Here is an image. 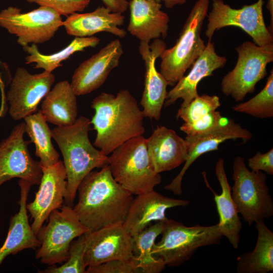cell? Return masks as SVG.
Instances as JSON below:
<instances>
[{
	"mask_svg": "<svg viewBox=\"0 0 273 273\" xmlns=\"http://www.w3.org/2000/svg\"><path fill=\"white\" fill-rule=\"evenodd\" d=\"M92 170L77 188L78 198L73 207L88 233L116 223L122 224L133 195L113 178L109 165Z\"/></svg>",
	"mask_w": 273,
	"mask_h": 273,
	"instance_id": "1",
	"label": "cell"
},
{
	"mask_svg": "<svg viewBox=\"0 0 273 273\" xmlns=\"http://www.w3.org/2000/svg\"><path fill=\"white\" fill-rule=\"evenodd\" d=\"M91 107L95 114L90 123L97 132L93 145L107 156L145 132L143 111L127 89L116 95L103 92L93 99Z\"/></svg>",
	"mask_w": 273,
	"mask_h": 273,
	"instance_id": "2",
	"label": "cell"
},
{
	"mask_svg": "<svg viewBox=\"0 0 273 273\" xmlns=\"http://www.w3.org/2000/svg\"><path fill=\"white\" fill-rule=\"evenodd\" d=\"M90 120L84 116L77 118L68 126H58L52 130L63 158L66 172L67 192L64 201L72 207L82 180L95 168L109 165L108 156L96 149L89 139Z\"/></svg>",
	"mask_w": 273,
	"mask_h": 273,
	"instance_id": "3",
	"label": "cell"
},
{
	"mask_svg": "<svg viewBox=\"0 0 273 273\" xmlns=\"http://www.w3.org/2000/svg\"><path fill=\"white\" fill-rule=\"evenodd\" d=\"M147 139L134 137L116 148L108 157L109 165L114 179L132 195L154 190L161 181L154 171L147 151Z\"/></svg>",
	"mask_w": 273,
	"mask_h": 273,
	"instance_id": "4",
	"label": "cell"
},
{
	"mask_svg": "<svg viewBox=\"0 0 273 273\" xmlns=\"http://www.w3.org/2000/svg\"><path fill=\"white\" fill-rule=\"evenodd\" d=\"M209 0H198L192 8L175 44L165 49L160 58V73L174 85L184 76L205 48L200 34L207 15Z\"/></svg>",
	"mask_w": 273,
	"mask_h": 273,
	"instance_id": "5",
	"label": "cell"
},
{
	"mask_svg": "<svg viewBox=\"0 0 273 273\" xmlns=\"http://www.w3.org/2000/svg\"><path fill=\"white\" fill-rule=\"evenodd\" d=\"M161 235L160 241L153 245L152 253L170 267L184 264L200 247L219 244L222 237L217 224L188 226L168 218Z\"/></svg>",
	"mask_w": 273,
	"mask_h": 273,
	"instance_id": "6",
	"label": "cell"
},
{
	"mask_svg": "<svg viewBox=\"0 0 273 273\" xmlns=\"http://www.w3.org/2000/svg\"><path fill=\"white\" fill-rule=\"evenodd\" d=\"M232 196L239 214L249 225L273 215V200L261 171L250 170L245 159L235 158L233 165Z\"/></svg>",
	"mask_w": 273,
	"mask_h": 273,
	"instance_id": "7",
	"label": "cell"
},
{
	"mask_svg": "<svg viewBox=\"0 0 273 273\" xmlns=\"http://www.w3.org/2000/svg\"><path fill=\"white\" fill-rule=\"evenodd\" d=\"M59 209L51 213L48 224L36 235L40 246L35 258L49 265L66 261L72 242L88 232L72 207L65 205Z\"/></svg>",
	"mask_w": 273,
	"mask_h": 273,
	"instance_id": "8",
	"label": "cell"
},
{
	"mask_svg": "<svg viewBox=\"0 0 273 273\" xmlns=\"http://www.w3.org/2000/svg\"><path fill=\"white\" fill-rule=\"evenodd\" d=\"M235 49L237 63L222 78L221 89L225 96L240 102L253 93L256 84L266 75V67L273 61V43L258 46L247 41Z\"/></svg>",
	"mask_w": 273,
	"mask_h": 273,
	"instance_id": "9",
	"label": "cell"
},
{
	"mask_svg": "<svg viewBox=\"0 0 273 273\" xmlns=\"http://www.w3.org/2000/svg\"><path fill=\"white\" fill-rule=\"evenodd\" d=\"M63 25L61 15L47 7L22 13L20 9L10 6L0 12V26L15 35L23 47L49 40Z\"/></svg>",
	"mask_w": 273,
	"mask_h": 273,
	"instance_id": "10",
	"label": "cell"
},
{
	"mask_svg": "<svg viewBox=\"0 0 273 273\" xmlns=\"http://www.w3.org/2000/svg\"><path fill=\"white\" fill-rule=\"evenodd\" d=\"M263 0L240 9H234L222 0H212L208 15L205 35L211 40L214 32L225 27H238L246 32L255 44L263 46L273 43V35L266 27L263 14Z\"/></svg>",
	"mask_w": 273,
	"mask_h": 273,
	"instance_id": "11",
	"label": "cell"
},
{
	"mask_svg": "<svg viewBox=\"0 0 273 273\" xmlns=\"http://www.w3.org/2000/svg\"><path fill=\"white\" fill-rule=\"evenodd\" d=\"M25 122L15 126L10 135L0 143V186L20 178L31 186L39 185L42 176L39 162L34 160L28 149L30 143L24 139Z\"/></svg>",
	"mask_w": 273,
	"mask_h": 273,
	"instance_id": "12",
	"label": "cell"
},
{
	"mask_svg": "<svg viewBox=\"0 0 273 273\" xmlns=\"http://www.w3.org/2000/svg\"><path fill=\"white\" fill-rule=\"evenodd\" d=\"M55 80L52 72L44 71L31 74L18 67L10 82L7 95L9 113L14 120H20L35 113L40 101L51 89Z\"/></svg>",
	"mask_w": 273,
	"mask_h": 273,
	"instance_id": "13",
	"label": "cell"
},
{
	"mask_svg": "<svg viewBox=\"0 0 273 273\" xmlns=\"http://www.w3.org/2000/svg\"><path fill=\"white\" fill-rule=\"evenodd\" d=\"M42 176L34 200L26 205L33 222L31 228L36 235L51 213L62 206L67 192L66 172L60 160L53 166L40 167Z\"/></svg>",
	"mask_w": 273,
	"mask_h": 273,
	"instance_id": "14",
	"label": "cell"
},
{
	"mask_svg": "<svg viewBox=\"0 0 273 273\" xmlns=\"http://www.w3.org/2000/svg\"><path fill=\"white\" fill-rule=\"evenodd\" d=\"M123 54L121 41L115 39L81 63L74 71L70 83L75 94L84 95L100 87L119 65Z\"/></svg>",
	"mask_w": 273,
	"mask_h": 273,
	"instance_id": "15",
	"label": "cell"
},
{
	"mask_svg": "<svg viewBox=\"0 0 273 273\" xmlns=\"http://www.w3.org/2000/svg\"><path fill=\"white\" fill-rule=\"evenodd\" d=\"M85 235L84 259L87 267L114 259H135L131 236L121 223L108 225Z\"/></svg>",
	"mask_w": 273,
	"mask_h": 273,
	"instance_id": "16",
	"label": "cell"
},
{
	"mask_svg": "<svg viewBox=\"0 0 273 273\" xmlns=\"http://www.w3.org/2000/svg\"><path fill=\"white\" fill-rule=\"evenodd\" d=\"M166 48V43L159 39L149 43L140 42L139 51L145 66L144 88L140 105L144 117L158 121L166 99L167 81L158 72L155 62Z\"/></svg>",
	"mask_w": 273,
	"mask_h": 273,
	"instance_id": "17",
	"label": "cell"
},
{
	"mask_svg": "<svg viewBox=\"0 0 273 273\" xmlns=\"http://www.w3.org/2000/svg\"><path fill=\"white\" fill-rule=\"evenodd\" d=\"M251 132L243 128L233 119L211 132L195 136L185 138L188 144V155L184 165L179 173L170 183L164 188L171 191L174 195H181L183 193L181 184L183 177L191 165L202 155L218 149L219 146L230 140L241 139L244 142L250 141Z\"/></svg>",
	"mask_w": 273,
	"mask_h": 273,
	"instance_id": "18",
	"label": "cell"
},
{
	"mask_svg": "<svg viewBox=\"0 0 273 273\" xmlns=\"http://www.w3.org/2000/svg\"><path fill=\"white\" fill-rule=\"evenodd\" d=\"M189 203L188 200L167 197L154 190L144 193L133 198L122 225L132 237L152 222L165 220L168 209L185 207Z\"/></svg>",
	"mask_w": 273,
	"mask_h": 273,
	"instance_id": "19",
	"label": "cell"
},
{
	"mask_svg": "<svg viewBox=\"0 0 273 273\" xmlns=\"http://www.w3.org/2000/svg\"><path fill=\"white\" fill-rule=\"evenodd\" d=\"M226 62V58L218 55L215 52L214 43L208 40L202 54L191 67L189 73L182 77L167 92L164 106H170L179 99L183 100L180 107L188 106L199 96L197 86L199 82L203 78L212 75L215 70L223 68Z\"/></svg>",
	"mask_w": 273,
	"mask_h": 273,
	"instance_id": "20",
	"label": "cell"
},
{
	"mask_svg": "<svg viewBox=\"0 0 273 273\" xmlns=\"http://www.w3.org/2000/svg\"><path fill=\"white\" fill-rule=\"evenodd\" d=\"M147 139L150 162L157 173L173 169L186 160L187 143L174 130L158 126Z\"/></svg>",
	"mask_w": 273,
	"mask_h": 273,
	"instance_id": "21",
	"label": "cell"
},
{
	"mask_svg": "<svg viewBox=\"0 0 273 273\" xmlns=\"http://www.w3.org/2000/svg\"><path fill=\"white\" fill-rule=\"evenodd\" d=\"M130 19L127 30L140 41L165 38L169 28V17L161 10L157 0H130Z\"/></svg>",
	"mask_w": 273,
	"mask_h": 273,
	"instance_id": "22",
	"label": "cell"
},
{
	"mask_svg": "<svg viewBox=\"0 0 273 273\" xmlns=\"http://www.w3.org/2000/svg\"><path fill=\"white\" fill-rule=\"evenodd\" d=\"M124 22L122 13L111 12L104 6L90 12L69 15L63 21V26L69 35L75 37H88L106 32L122 38L126 35V31L120 27Z\"/></svg>",
	"mask_w": 273,
	"mask_h": 273,
	"instance_id": "23",
	"label": "cell"
},
{
	"mask_svg": "<svg viewBox=\"0 0 273 273\" xmlns=\"http://www.w3.org/2000/svg\"><path fill=\"white\" fill-rule=\"evenodd\" d=\"M18 184L20 188V208L19 211L11 217L7 238L0 247V265L10 255H15L24 249H35L40 246L39 241L29 224L26 208L27 197L31 186L21 179Z\"/></svg>",
	"mask_w": 273,
	"mask_h": 273,
	"instance_id": "24",
	"label": "cell"
},
{
	"mask_svg": "<svg viewBox=\"0 0 273 273\" xmlns=\"http://www.w3.org/2000/svg\"><path fill=\"white\" fill-rule=\"evenodd\" d=\"M215 172L221 189L220 194H216L211 188L214 196L219 221L216 224L222 236L226 238L233 248L237 249L240 240L242 222L237 206L232 196V189L229 183L224 169V160L219 158L215 167Z\"/></svg>",
	"mask_w": 273,
	"mask_h": 273,
	"instance_id": "25",
	"label": "cell"
},
{
	"mask_svg": "<svg viewBox=\"0 0 273 273\" xmlns=\"http://www.w3.org/2000/svg\"><path fill=\"white\" fill-rule=\"evenodd\" d=\"M76 96L68 81L57 83L41 104L40 111L47 122L58 126L73 124L77 118Z\"/></svg>",
	"mask_w": 273,
	"mask_h": 273,
	"instance_id": "26",
	"label": "cell"
},
{
	"mask_svg": "<svg viewBox=\"0 0 273 273\" xmlns=\"http://www.w3.org/2000/svg\"><path fill=\"white\" fill-rule=\"evenodd\" d=\"M257 239L254 249L237 258L238 273H268L273 271V232L264 220L255 223Z\"/></svg>",
	"mask_w": 273,
	"mask_h": 273,
	"instance_id": "27",
	"label": "cell"
},
{
	"mask_svg": "<svg viewBox=\"0 0 273 273\" xmlns=\"http://www.w3.org/2000/svg\"><path fill=\"white\" fill-rule=\"evenodd\" d=\"M165 221L154 222L131 237L132 252L142 273H159L165 268L164 261L152 253L155 240L161 235Z\"/></svg>",
	"mask_w": 273,
	"mask_h": 273,
	"instance_id": "28",
	"label": "cell"
},
{
	"mask_svg": "<svg viewBox=\"0 0 273 273\" xmlns=\"http://www.w3.org/2000/svg\"><path fill=\"white\" fill-rule=\"evenodd\" d=\"M25 132L35 146V155L39 158L40 167H49L59 161V154L52 142V130L40 110L24 119Z\"/></svg>",
	"mask_w": 273,
	"mask_h": 273,
	"instance_id": "29",
	"label": "cell"
},
{
	"mask_svg": "<svg viewBox=\"0 0 273 273\" xmlns=\"http://www.w3.org/2000/svg\"><path fill=\"white\" fill-rule=\"evenodd\" d=\"M101 41L99 37H75L65 48L55 53L45 55L41 53L35 44L23 47L28 55L25 57V63H35V68L42 69L44 71L52 72L56 68L62 66V62L68 59L77 52L84 51L87 48L97 47Z\"/></svg>",
	"mask_w": 273,
	"mask_h": 273,
	"instance_id": "30",
	"label": "cell"
},
{
	"mask_svg": "<svg viewBox=\"0 0 273 273\" xmlns=\"http://www.w3.org/2000/svg\"><path fill=\"white\" fill-rule=\"evenodd\" d=\"M233 109L258 118L273 117V70L271 69L265 86L254 97L248 101L237 104Z\"/></svg>",
	"mask_w": 273,
	"mask_h": 273,
	"instance_id": "31",
	"label": "cell"
},
{
	"mask_svg": "<svg viewBox=\"0 0 273 273\" xmlns=\"http://www.w3.org/2000/svg\"><path fill=\"white\" fill-rule=\"evenodd\" d=\"M220 104V99L216 95L198 96L186 107H180L176 117L181 119L185 123H191L216 111Z\"/></svg>",
	"mask_w": 273,
	"mask_h": 273,
	"instance_id": "32",
	"label": "cell"
},
{
	"mask_svg": "<svg viewBox=\"0 0 273 273\" xmlns=\"http://www.w3.org/2000/svg\"><path fill=\"white\" fill-rule=\"evenodd\" d=\"M86 247V235L83 234L75 240H73L70 245L68 259L60 266L54 265L44 270L45 273H86V265L84 262V256Z\"/></svg>",
	"mask_w": 273,
	"mask_h": 273,
	"instance_id": "33",
	"label": "cell"
},
{
	"mask_svg": "<svg viewBox=\"0 0 273 273\" xmlns=\"http://www.w3.org/2000/svg\"><path fill=\"white\" fill-rule=\"evenodd\" d=\"M229 120L219 111H214L191 123H184L180 129L187 136L198 135L213 131L226 124Z\"/></svg>",
	"mask_w": 273,
	"mask_h": 273,
	"instance_id": "34",
	"label": "cell"
},
{
	"mask_svg": "<svg viewBox=\"0 0 273 273\" xmlns=\"http://www.w3.org/2000/svg\"><path fill=\"white\" fill-rule=\"evenodd\" d=\"M40 6L50 8L61 15L68 16L83 11L89 5L90 0H26Z\"/></svg>",
	"mask_w": 273,
	"mask_h": 273,
	"instance_id": "35",
	"label": "cell"
},
{
	"mask_svg": "<svg viewBox=\"0 0 273 273\" xmlns=\"http://www.w3.org/2000/svg\"><path fill=\"white\" fill-rule=\"evenodd\" d=\"M86 273H142L135 259H114L86 267Z\"/></svg>",
	"mask_w": 273,
	"mask_h": 273,
	"instance_id": "36",
	"label": "cell"
},
{
	"mask_svg": "<svg viewBox=\"0 0 273 273\" xmlns=\"http://www.w3.org/2000/svg\"><path fill=\"white\" fill-rule=\"evenodd\" d=\"M248 165L251 170L264 171L273 174V149L262 153L259 151L248 159Z\"/></svg>",
	"mask_w": 273,
	"mask_h": 273,
	"instance_id": "37",
	"label": "cell"
},
{
	"mask_svg": "<svg viewBox=\"0 0 273 273\" xmlns=\"http://www.w3.org/2000/svg\"><path fill=\"white\" fill-rule=\"evenodd\" d=\"M105 6L111 12L123 13L129 6L127 0H101Z\"/></svg>",
	"mask_w": 273,
	"mask_h": 273,
	"instance_id": "38",
	"label": "cell"
},
{
	"mask_svg": "<svg viewBox=\"0 0 273 273\" xmlns=\"http://www.w3.org/2000/svg\"><path fill=\"white\" fill-rule=\"evenodd\" d=\"M160 2H163L165 7L168 9L173 8L177 5H183L185 4L187 0H159Z\"/></svg>",
	"mask_w": 273,
	"mask_h": 273,
	"instance_id": "39",
	"label": "cell"
},
{
	"mask_svg": "<svg viewBox=\"0 0 273 273\" xmlns=\"http://www.w3.org/2000/svg\"><path fill=\"white\" fill-rule=\"evenodd\" d=\"M266 8L268 10L270 15V26L268 28L269 31L272 33L273 30V0H268L266 5Z\"/></svg>",
	"mask_w": 273,
	"mask_h": 273,
	"instance_id": "40",
	"label": "cell"
},
{
	"mask_svg": "<svg viewBox=\"0 0 273 273\" xmlns=\"http://www.w3.org/2000/svg\"><path fill=\"white\" fill-rule=\"evenodd\" d=\"M157 1H160L159 0H157Z\"/></svg>",
	"mask_w": 273,
	"mask_h": 273,
	"instance_id": "41",
	"label": "cell"
}]
</instances>
